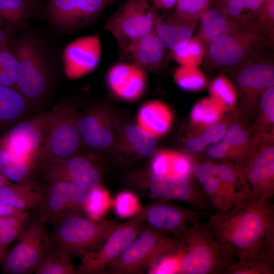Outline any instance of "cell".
Masks as SVG:
<instances>
[{
	"instance_id": "30",
	"label": "cell",
	"mask_w": 274,
	"mask_h": 274,
	"mask_svg": "<svg viewBox=\"0 0 274 274\" xmlns=\"http://www.w3.org/2000/svg\"><path fill=\"white\" fill-rule=\"evenodd\" d=\"M221 140L227 150L226 160L233 161L234 165L241 167L252 147L248 131L241 124L233 123L229 126Z\"/></svg>"
},
{
	"instance_id": "48",
	"label": "cell",
	"mask_w": 274,
	"mask_h": 274,
	"mask_svg": "<svg viewBox=\"0 0 274 274\" xmlns=\"http://www.w3.org/2000/svg\"><path fill=\"white\" fill-rule=\"evenodd\" d=\"M27 211H22L0 202V216H14L21 215Z\"/></svg>"
},
{
	"instance_id": "14",
	"label": "cell",
	"mask_w": 274,
	"mask_h": 274,
	"mask_svg": "<svg viewBox=\"0 0 274 274\" xmlns=\"http://www.w3.org/2000/svg\"><path fill=\"white\" fill-rule=\"evenodd\" d=\"M90 189L69 182L47 183L37 217L45 224H51L60 218L84 211Z\"/></svg>"
},
{
	"instance_id": "53",
	"label": "cell",
	"mask_w": 274,
	"mask_h": 274,
	"mask_svg": "<svg viewBox=\"0 0 274 274\" xmlns=\"http://www.w3.org/2000/svg\"><path fill=\"white\" fill-rule=\"evenodd\" d=\"M4 174L0 172V187L12 183Z\"/></svg>"
},
{
	"instance_id": "10",
	"label": "cell",
	"mask_w": 274,
	"mask_h": 274,
	"mask_svg": "<svg viewBox=\"0 0 274 274\" xmlns=\"http://www.w3.org/2000/svg\"><path fill=\"white\" fill-rule=\"evenodd\" d=\"M117 0H46L42 14L56 30L73 33L93 25Z\"/></svg>"
},
{
	"instance_id": "24",
	"label": "cell",
	"mask_w": 274,
	"mask_h": 274,
	"mask_svg": "<svg viewBox=\"0 0 274 274\" xmlns=\"http://www.w3.org/2000/svg\"><path fill=\"white\" fill-rule=\"evenodd\" d=\"M196 24L181 20L174 15L164 19L154 8L153 28L166 49L172 52L189 41Z\"/></svg>"
},
{
	"instance_id": "46",
	"label": "cell",
	"mask_w": 274,
	"mask_h": 274,
	"mask_svg": "<svg viewBox=\"0 0 274 274\" xmlns=\"http://www.w3.org/2000/svg\"><path fill=\"white\" fill-rule=\"evenodd\" d=\"M229 127L227 123L220 121L206 128L200 135L209 146L221 140Z\"/></svg>"
},
{
	"instance_id": "19",
	"label": "cell",
	"mask_w": 274,
	"mask_h": 274,
	"mask_svg": "<svg viewBox=\"0 0 274 274\" xmlns=\"http://www.w3.org/2000/svg\"><path fill=\"white\" fill-rule=\"evenodd\" d=\"M102 46L99 36L91 35L69 43L62 54L63 68L70 79H77L91 73L100 63Z\"/></svg>"
},
{
	"instance_id": "11",
	"label": "cell",
	"mask_w": 274,
	"mask_h": 274,
	"mask_svg": "<svg viewBox=\"0 0 274 274\" xmlns=\"http://www.w3.org/2000/svg\"><path fill=\"white\" fill-rule=\"evenodd\" d=\"M145 223L144 208L131 218L119 224L96 249L81 256L78 274H105L110 264L128 247Z\"/></svg>"
},
{
	"instance_id": "37",
	"label": "cell",
	"mask_w": 274,
	"mask_h": 274,
	"mask_svg": "<svg viewBox=\"0 0 274 274\" xmlns=\"http://www.w3.org/2000/svg\"><path fill=\"white\" fill-rule=\"evenodd\" d=\"M231 17L250 22L259 11L263 0H216Z\"/></svg>"
},
{
	"instance_id": "41",
	"label": "cell",
	"mask_w": 274,
	"mask_h": 274,
	"mask_svg": "<svg viewBox=\"0 0 274 274\" xmlns=\"http://www.w3.org/2000/svg\"><path fill=\"white\" fill-rule=\"evenodd\" d=\"M212 2L213 0H178L174 15L186 21L197 22Z\"/></svg>"
},
{
	"instance_id": "35",
	"label": "cell",
	"mask_w": 274,
	"mask_h": 274,
	"mask_svg": "<svg viewBox=\"0 0 274 274\" xmlns=\"http://www.w3.org/2000/svg\"><path fill=\"white\" fill-rule=\"evenodd\" d=\"M207 49L196 35L184 46L172 51V56L180 65L198 66L205 57Z\"/></svg>"
},
{
	"instance_id": "39",
	"label": "cell",
	"mask_w": 274,
	"mask_h": 274,
	"mask_svg": "<svg viewBox=\"0 0 274 274\" xmlns=\"http://www.w3.org/2000/svg\"><path fill=\"white\" fill-rule=\"evenodd\" d=\"M29 216L28 211L14 216H0V244L8 245L21 235Z\"/></svg>"
},
{
	"instance_id": "28",
	"label": "cell",
	"mask_w": 274,
	"mask_h": 274,
	"mask_svg": "<svg viewBox=\"0 0 274 274\" xmlns=\"http://www.w3.org/2000/svg\"><path fill=\"white\" fill-rule=\"evenodd\" d=\"M42 197V188L32 182H13L0 187V202L22 211L37 209Z\"/></svg>"
},
{
	"instance_id": "40",
	"label": "cell",
	"mask_w": 274,
	"mask_h": 274,
	"mask_svg": "<svg viewBox=\"0 0 274 274\" xmlns=\"http://www.w3.org/2000/svg\"><path fill=\"white\" fill-rule=\"evenodd\" d=\"M17 70V60L8 39L0 45V85L15 87Z\"/></svg>"
},
{
	"instance_id": "43",
	"label": "cell",
	"mask_w": 274,
	"mask_h": 274,
	"mask_svg": "<svg viewBox=\"0 0 274 274\" xmlns=\"http://www.w3.org/2000/svg\"><path fill=\"white\" fill-rule=\"evenodd\" d=\"M252 22L272 43L274 36V0H263Z\"/></svg>"
},
{
	"instance_id": "6",
	"label": "cell",
	"mask_w": 274,
	"mask_h": 274,
	"mask_svg": "<svg viewBox=\"0 0 274 274\" xmlns=\"http://www.w3.org/2000/svg\"><path fill=\"white\" fill-rule=\"evenodd\" d=\"M191 177L159 176L150 172L136 173L129 176L127 183L160 201H183L196 210L210 211L213 206L210 198Z\"/></svg>"
},
{
	"instance_id": "50",
	"label": "cell",
	"mask_w": 274,
	"mask_h": 274,
	"mask_svg": "<svg viewBox=\"0 0 274 274\" xmlns=\"http://www.w3.org/2000/svg\"><path fill=\"white\" fill-rule=\"evenodd\" d=\"M9 1L0 0V24L5 29Z\"/></svg>"
},
{
	"instance_id": "47",
	"label": "cell",
	"mask_w": 274,
	"mask_h": 274,
	"mask_svg": "<svg viewBox=\"0 0 274 274\" xmlns=\"http://www.w3.org/2000/svg\"><path fill=\"white\" fill-rule=\"evenodd\" d=\"M187 151L192 153L201 152L208 145L200 135L187 140L184 145Z\"/></svg>"
},
{
	"instance_id": "54",
	"label": "cell",
	"mask_w": 274,
	"mask_h": 274,
	"mask_svg": "<svg viewBox=\"0 0 274 274\" xmlns=\"http://www.w3.org/2000/svg\"><path fill=\"white\" fill-rule=\"evenodd\" d=\"M38 6L42 8L43 0H33Z\"/></svg>"
},
{
	"instance_id": "22",
	"label": "cell",
	"mask_w": 274,
	"mask_h": 274,
	"mask_svg": "<svg viewBox=\"0 0 274 274\" xmlns=\"http://www.w3.org/2000/svg\"><path fill=\"white\" fill-rule=\"evenodd\" d=\"M166 48L154 28L119 51L121 59L146 73L156 71L162 64Z\"/></svg>"
},
{
	"instance_id": "34",
	"label": "cell",
	"mask_w": 274,
	"mask_h": 274,
	"mask_svg": "<svg viewBox=\"0 0 274 274\" xmlns=\"http://www.w3.org/2000/svg\"><path fill=\"white\" fill-rule=\"evenodd\" d=\"M224 111L210 97L198 101L190 113V121L196 126L207 128L221 121Z\"/></svg>"
},
{
	"instance_id": "15",
	"label": "cell",
	"mask_w": 274,
	"mask_h": 274,
	"mask_svg": "<svg viewBox=\"0 0 274 274\" xmlns=\"http://www.w3.org/2000/svg\"><path fill=\"white\" fill-rule=\"evenodd\" d=\"M263 55L228 68L230 80L243 104L256 103L265 90L274 86L273 62Z\"/></svg>"
},
{
	"instance_id": "25",
	"label": "cell",
	"mask_w": 274,
	"mask_h": 274,
	"mask_svg": "<svg viewBox=\"0 0 274 274\" xmlns=\"http://www.w3.org/2000/svg\"><path fill=\"white\" fill-rule=\"evenodd\" d=\"M193 176L210 198L217 213L229 211L238 201L213 173L209 161L195 163Z\"/></svg>"
},
{
	"instance_id": "4",
	"label": "cell",
	"mask_w": 274,
	"mask_h": 274,
	"mask_svg": "<svg viewBox=\"0 0 274 274\" xmlns=\"http://www.w3.org/2000/svg\"><path fill=\"white\" fill-rule=\"evenodd\" d=\"M52 224V243L72 260L98 248L119 224L112 220H95L72 214Z\"/></svg>"
},
{
	"instance_id": "51",
	"label": "cell",
	"mask_w": 274,
	"mask_h": 274,
	"mask_svg": "<svg viewBox=\"0 0 274 274\" xmlns=\"http://www.w3.org/2000/svg\"><path fill=\"white\" fill-rule=\"evenodd\" d=\"M11 35L9 31L0 24V45L9 39Z\"/></svg>"
},
{
	"instance_id": "33",
	"label": "cell",
	"mask_w": 274,
	"mask_h": 274,
	"mask_svg": "<svg viewBox=\"0 0 274 274\" xmlns=\"http://www.w3.org/2000/svg\"><path fill=\"white\" fill-rule=\"evenodd\" d=\"M72 259L55 247L45 254L35 271L36 274H78Z\"/></svg>"
},
{
	"instance_id": "9",
	"label": "cell",
	"mask_w": 274,
	"mask_h": 274,
	"mask_svg": "<svg viewBox=\"0 0 274 274\" xmlns=\"http://www.w3.org/2000/svg\"><path fill=\"white\" fill-rule=\"evenodd\" d=\"M56 107L19 122L0 137V147L15 159L36 163L38 153L47 136Z\"/></svg>"
},
{
	"instance_id": "8",
	"label": "cell",
	"mask_w": 274,
	"mask_h": 274,
	"mask_svg": "<svg viewBox=\"0 0 274 274\" xmlns=\"http://www.w3.org/2000/svg\"><path fill=\"white\" fill-rule=\"evenodd\" d=\"M56 107L47 136L38 153L37 165L78 154L83 142L77 126L75 106L64 102Z\"/></svg>"
},
{
	"instance_id": "52",
	"label": "cell",
	"mask_w": 274,
	"mask_h": 274,
	"mask_svg": "<svg viewBox=\"0 0 274 274\" xmlns=\"http://www.w3.org/2000/svg\"><path fill=\"white\" fill-rule=\"evenodd\" d=\"M7 253V247L0 244V263L3 264Z\"/></svg>"
},
{
	"instance_id": "27",
	"label": "cell",
	"mask_w": 274,
	"mask_h": 274,
	"mask_svg": "<svg viewBox=\"0 0 274 274\" xmlns=\"http://www.w3.org/2000/svg\"><path fill=\"white\" fill-rule=\"evenodd\" d=\"M172 120L170 109L165 103L158 100L149 101L143 104L137 115L138 125L156 138L168 131Z\"/></svg>"
},
{
	"instance_id": "17",
	"label": "cell",
	"mask_w": 274,
	"mask_h": 274,
	"mask_svg": "<svg viewBox=\"0 0 274 274\" xmlns=\"http://www.w3.org/2000/svg\"><path fill=\"white\" fill-rule=\"evenodd\" d=\"M269 140L267 137L264 144L252 147L239 169L257 199L269 200L274 194V146Z\"/></svg>"
},
{
	"instance_id": "21",
	"label": "cell",
	"mask_w": 274,
	"mask_h": 274,
	"mask_svg": "<svg viewBox=\"0 0 274 274\" xmlns=\"http://www.w3.org/2000/svg\"><path fill=\"white\" fill-rule=\"evenodd\" d=\"M145 71L125 61L110 66L106 75V85L112 94L126 101L140 98L147 86Z\"/></svg>"
},
{
	"instance_id": "2",
	"label": "cell",
	"mask_w": 274,
	"mask_h": 274,
	"mask_svg": "<svg viewBox=\"0 0 274 274\" xmlns=\"http://www.w3.org/2000/svg\"><path fill=\"white\" fill-rule=\"evenodd\" d=\"M17 62L15 88L33 106L44 100L52 84L54 67L45 45L36 35L24 31L9 39Z\"/></svg>"
},
{
	"instance_id": "18",
	"label": "cell",
	"mask_w": 274,
	"mask_h": 274,
	"mask_svg": "<svg viewBox=\"0 0 274 274\" xmlns=\"http://www.w3.org/2000/svg\"><path fill=\"white\" fill-rule=\"evenodd\" d=\"M143 208L145 222L148 226L162 234L180 238L206 215L199 210L183 208L167 201L153 202Z\"/></svg>"
},
{
	"instance_id": "29",
	"label": "cell",
	"mask_w": 274,
	"mask_h": 274,
	"mask_svg": "<svg viewBox=\"0 0 274 274\" xmlns=\"http://www.w3.org/2000/svg\"><path fill=\"white\" fill-rule=\"evenodd\" d=\"M194 162L186 154L161 150L153 155L150 172L156 175L192 177Z\"/></svg>"
},
{
	"instance_id": "31",
	"label": "cell",
	"mask_w": 274,
	"mask_h": 274,
	"mask_svg": "<svg viewBox=\"0 0 274 274\" xmlns=\"http://www.w3.org/2000/svg\"><path fill=\"white\" fill-rule=\"evenodd\" d=\"M123 137L130 151L140 157L153 156L157 152L156 137L138 125H127L124 129Z\"/></svg>"
},
{
	"instance_id": "20",
	"label": "cell",
	"mask_w": 274,
	"mask_h": 274,
	"mask_svg": "<svg viewBox=\"0 0 274 274\" xmlns=\"http://www.w3.org/2000/svg\"><path fill=\"white\" fill-rule=\"evenodd\" d=\"M77 126L83 144L93 151L109 148L115 141L113 122L108 112L94 106L78 114Z\"/></svg>"
},
{
	"instance_id": "55",
	"label": "cell",
	"mask_w": 274,
	"mask_h": 274,
	"mask_svg": "<svg viewBox=\"0 0 274 274\" xmlns=\"http://www.w3.org/2000/svg\"><path fill=\"white\" fill-rule=\"evenodd\" d=\"M148 1L149 2V3L151 4V0H148Z\"/></svg>"
},
{
	"instance_id": "3",
	"label": "cell",
	"mask_w": 274,
	"mask_h": 274,
	"mask_svg": "<svg viewBox=\"0 0 274 274\" xmlns=\"http://www.w3.org/2000/svg\"><path fill=\"white\" fill-rule=\"evenodd\" d=\"M179 273L223 274L236 260L215 239L208 222L198 220L181 238Z\"/></svg>"
},
{
	"instance_id": "7",
	"label": "cell",
	"mask_w": 274,
	"mask_h": 274,
	"mask_svg": "<svg viewBox=\"0 0 274 274\" xmlns=\"http://www.w3.org/2000/svg\"><path fill=\"white\" fill-rule=\"evenodd\" d=\"M271 42L253 22L209 45L205 57L216 67L232 68L262 54Z\"/></svg>"
},
{
	"instance_id": "44",
	"label": "cell",
	"mask_w": 274,
	"mask_h": 274,
	"mask_svg": "<svg viewBox=\"0 0 274 274\" xmlns=\"http://www.w3.org/2000/svg\"><path fill=\"white\" fill-rule=\"evenodd\" d=\"M149 269L150 273H179V258L177 252L163 256Z\"/></svg>"
},
{
	"instance_id": "32",
	"label": "cell",
	"mask_w": 274,
	"mask_h": 274,
	"mask_svg": "<svg viewBox=\"0 0 274 274\" xmlns=\"http://www.w3.org/2000/svg\"><path fill=\"white\" fill-rule=\"evenodd\" d=\"M210 98L223 110H232L237 103L238 95L230 80L224 75H219L209 84Z\"/></svg>"
},
{
	"instance_id": "1",
	"label": "cell",
	"mask_w": 274,
	"mask_h": 274,
	"mask_svg": "<svg viewBox=\"0 0 274 274\" xmlns=\"http://www.w3.org/2000/svg\"><path fill=\"white\" fill-rule=\"evenodd\" d=\"M215 239L236 261L274 260V207L249 196L209 221Z\"/></svg>"
},
{
	"instance_id": "23",
	"label": "cell",
	"mask_w": 274,
	"mask_h": 274,
	"mask_svg": "<svg viewBox=\"0 0 274 274\" xmlns=\"http://www.w3.org/2000/svg\"><path fill=\"white\" fill-rule=\"evenodd\" d=\"M198 20L200 27L197 36L207 48L250 23L230 16L216 0H213Z\"/></svg>"
},
{
	"instance_id": "26",
	"label": "cell",
	"mask_w": 274,
	"mask_h": 274,
	"mask_svg": "<svg viewBox=\"0 0 274 274\" xmlns=\"http://www.w3.org/2000/svg\"><path fill=\"white\" fill-rule=\"evenodd\" d=\"M31 106L15 87L0 85V132L27 118Z\"/></svg>"
},
{
	"instance_id": "13",
	"label": "cell",
	"mask_w": 274,
	"mask_h": 274,
	"mask_svg": "<svg viewBox=\"0 0 274 274\" xmlns=\"http://www.w3.org/2000/svg\"><path fill=\"white\" fill-rule=\"evenodd\" d=\"M44 224L36 217L25 228L18 243L7 253L3 264L4 273L35 272L45 254L52 247Z\"/></svg>"
},
{
	"instance_id": "12",
	"label": "cell",
	"mask_w": 274,
	"mask_h": 274,
	"mask_svg": "<svg viewBox=\"0 0 274 274\" xmlns=\"http://www.w3.org/2000/svg\"><path fill=\"white\" fill-rule=\"evenodd\" d=\"M153 11L148 0H126L103 28L113 36L120 51L153 29Z\"/></svg>"
},
{
	"instance_id": "5",
	"label": "cell",
	"mask_w": 274,
	"mask_h": 274,
	"mask_svg": "<svg viewBox=\"0 0 274 274\" xmlns=\"http://www.w3.org/2000/svg\"><path fill=\"white\" fill-rule=\"evenodd\" d=\"M181 238L162 234L149 226L141 230L108 266L107 273L142 274L162 257L177 251Z\"/></svg>"
},
{
	"instance_id": "49",
	"label": "cell",
	"mask_w": 274,
	"mask_h": 274,
	"mask_svg": "<svg viewBox=\"0 0 274 274\" xmlns=\"http://www.w3.org/2000/svg\"><path fill=\"white\" fill-rule=\"evenodd\" d=\"M178 0H151V6L156 10H168L175 7Z\"/></svg>"
},
{
	"instance_id": "16",
	"label": "cell",
	"mask_w": 274,
	"mask_h": 274,
	"mask_svg": "<svg viewBox=\"0 0 274 274\" xmlns=\"http://www.w3.org/2000/svg\"><path fill=\"white\" fill-rule=\"evenodd\" d=\"M46 183L65 181L88 189L101 185L102 172L93 156L76 154L40 165Z\"/></svg>"
},
{
	"instance_id": "36",
	"label": "cell",
	"mask_w": 274,
	"mask_h": 274,
	"mask_svg": "<svg viewBox=\"0 0 274 274\" xmlns=\"http://www.w3.org/2000/svg\"><path fill=\"white\" fill-rule=\"evenodd\" d=\"M175 83L182 90L195 92L207 85V78L198 66L180 65L175 71Z\"/></svg>"
},
{
	"instance_id": "42",
	"label": "cell",
	"mask_w": 274,
	"mask_h": 274,
	"mask_svg": "<svg viewBox=\"0 0 274 274\" xmlns=\"http://www.w3.org/2000/svg\"><path fill=\"white\" fill-rule=\"evenodd\" d=\"M113 203L116 215L121 218L132 217L142 209L137 196L129 191L120 192Z\"/></svg>"
},
{
	"instance_id": "45",
	"label": "cell",
	"mask_w": 274,
	"mask_h": 274,
	"mask_svg": "<svg viewBox=\"0 0 274 274\" xmlns=\"http://www.w3.org/2000/svg\"><path fill=\"white\" fill-rule=\"evenodd\" d=\"M260 107L263 117L271 125L274 123V86L265 90L260 99Z\"/></svg>"
},
{
	"instance_id": "38",
	"label": "cell",
	"mask_w": 274,
	"mask_h": 274,
	"mask_svg": "<svg viewBox=\"0 0 274 274\" xmlns=\"http://www.w3.org/2000/svg\"><path fill=\"white\" fill-rule=\"evenodd\" d=\"M111 203L109 191L99 185L90 189L83 212L92 219L100 220L107 212Z\"/></svg>"
}]
</instances>
